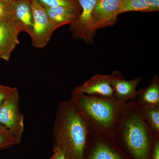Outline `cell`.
I'll return each instance as SVG.
<instances>
[{"label": "cell", "instance_id": "1", "mask_svg": "<svg viewBox=\"0 0 159 159\" xmlns=\"http://www.w3.org/2000/svg\"><path fill=\"white\" fill-rule=\"evenodd\" d=\"M91 130L71 99L60 102L53 129V147L66 159H85Z\"/></svg>", "mask_w": 159, "mask_h": 159}, {"label": "cell", "instance_id": "12", "mask_svg": "<svg viewBox=\"0 0 159 159\" xmlns=\"http://www.w3.org/2000/svg\"><path fill=\"white\" fill-rule=\"evenodd\" d=\"M11 20L20 31H25L30 36L33 28V17L29 0H17L12 4Z\"/></svg>", "mask_w": 159, "mask_h": 159}, {"label": "cell", "instance_id": "10", "mask_svg": "<svg viewBox=\"0 0 159 159\" xmlns=\"http://www.w3.org/2000/svg\"><path fill=\"white\" fill-rule=\"evenodd\" d=\"M20 32L11 19L0 20V58L9 61L12 51L20 43Z\"/></svg>", "mask_w": 159, "mask_h": 159}, {"label": "cell", "instance_id": "20", "mask_svg": "<svg viewBox=\"0 0 159 159\" xmlns=\"http://www.w3.org/2000/svg\"><path fill=\"white\" fill-rule=\"evenodd\" d=\"M15 87L6 86L0 84V105L3 101L12 93Z\"/></svg>", "mask_w": 159, "mask_h": 159}, {"label": "cell", "instance_id": "9", "mask_svg": "<svg viewBox=\"0 0 159 159\" xmlns=\"http://www.w3.org/2000/svg\"><path fill=\"white\" fill-rule=\"evenodd\" d=\"M109 77L110 83L113 89L114 97L126 102L135 100L136 88L142 80V77L127 80L118 70L113 71Z\"/></svg>", "mask_w": 159, "mask_h": 159}, {"label": "cell", "instance_id": "4", "mask_svg": "<svg viewBox=\"0 0 159 159\" xmlns=\"http://www.w3.org/2000/svg\"><path fill=\"white\" fill-rule=\"evenodd\" d=\"M0 124L21 143L25 128L24 116L20 110L19 94L16 88L0 105Z\"/></svg>", "mask_w": 159, "mask_h": 159}, {"label": "cell", "instance_id": "5", "mask_svg": "<svg viewBox=\"0 0 159 159\" xmlns=\"http://www.w3.org/2000/svg\"><path fill=\"white\" fill-rule=\"evenodd\" d=\"M85 159H129L111 137L91 130Z\"/></svg>", "mask_w": 159, "mask_h": 159}, {"label": "cell", "instance_id": "22", "mask_svg": "<svg viewBox=\"0 0 159 159\" xmlns=\"http://www.w3.org/2000/svg\"><path fill=\"white\" fill-rule=\"evenodd\" d=\"M150 12L159 11V0H147Z\"/></svg>", "mask_w": 159, "mask_h": 159}, {"label": "cell", "instance_id": "15", "mask_svg": "<svg viewBox=\"0 0 159 159\" xmlns=\"http://www.w3.org/2000/svg\"><path fill=\"white\" fill-rule=\"evenodd\" d=\"M143 118L155 134L159 135V106L140 107Z\"/></svg>", "mask_w": 159, "mask_h": 159}, {"label": "cell", "instance_id": "21", "mask_svg": "<svg viewBox=\"0 0 159 159\" xmlns=\"http://www.w3.org/2000/svg\"><path fill=\"white\" fill-rule=\"evenodd\" d=\"M150 159H159V135L156 134Z\"/></svg>", "mask_w": 159, "mask_h": 159}, {"label": "cell", "instance_id": "24", "mask_svg": "<svg viewBox=\"0 0 159 159\" xmlns=\"http://www.w3.org/2000/svg\"><path fill=\"white\" fill-rule=\"evenodd\" d=\"M17 1V0H0L1 2L7 3V4H10V5L13 4V3H14L15 2H16Z\"/></svg>", "mask_w": 159, "mask_h": 159}, {"label": "cell", "instance_id": "3", "mask_svg": "<svg viewBox=\"0 0 159 159\" xmlns=\"http://www.w3.org/2000/svg\"><path fill=\"white\" fill-rule=\"evenodd\" d=\"M71 100L93 131L112 138L127 102L115 97L72 93Z\"/></svg>", "mask_w": 159, "mask_h": 159}, {"label": "cell", "instance_id": "16", "mask_svg": "<svg viewBox=\"0 0 159 159\" xmlns=\"http://www.w3.org/2000/svg\"><path fill=\"white\" fill-rule=\"evenodd\" d=\"M129 11L150 12L147 0H121L119 15Z\"/></svg>", "mask_w": 159, "mask_h": 159}, {"label": "cell", "instance_id": "17", "mask_svg": "<svg viewBox=\"0 0 159 159\" xmlns=\"http://www.w3.org/2000/svg\"><path fill=\"white\" fill-rule=\"evenodd\" d=\"M40 4L44 8L56 7V6H65L73 9L78 14L81 11L79 2L77 0H37Z\"/></svg>", "mask_w": 159, "mask_h": 159}, {"label": "cell", "instance_id": "7", "mask_svg": "<svg viewBox=\"0 0 159 159\" xmlns=\"http://www.w3.org/2000/svg\"><path fill=\"white\" fill-rule=\"evenodd\" d=\"M81 8L80 14L70 24V31L76 38L92 42L96 30L93 24V11L98 0H77Z\"/></svg>", "mask_w": 159, "mask_h": 159}, {"label": "cell", "instance_id": "8", "mask_svg": "<svg viewBox=\"0 0 159 159\" xmlns=\"http://www.w3.org/2000/svg\"><path fill=\"white\" fill-rule=\"evenodd\" d=\"M121 0H98L93 13L95 30L112 25L116 22Z\"/></svg>", "mask_w": 159, "mask_h": 159}, {"label": "cell", "instance_id": "18", "mask_svg": "<svg viewBox=\"0 0 159 159\" xmlns=\"http://www.w3.org/2000/svg\"><path fill=\"white\" fill-rule=\"evenodd\" d=\"M20 144L9 130L0 124V151L8 149Z\"/></svg>", "mask_w": 159, "mask_h": 159}, {"label": "cell", "instance_id": "14", "mask_svg": "<svg viewBox=\"0 0 159 159\" xmlns=\"http://www.w3.org/2000/svg\"><path fill=\"white\" fill-rule=\"evenodd\" d=\"M51 27L54 31L66 25H70L79 14L73 9L65 6L45 8Z\"/></svg>", "mask_w": 159, "mask_h": 159}, {"label": "cell", "instance_id": "2", "mask_svg": "<svg viewBox=\"0 0 159 159\" xmlns=\"http://www.w3.org/2000/svg\"><path fill=\"white\" fill-rule=\"evenodd\" d=\"M155 134L134 101L127 102L112 139L129 159H150Z\"/></svg>", "mask_w": 159, "mask_h": 159}, {"label": "cell", "instance_id": "19", "mask_svg": "<svg viewBox=\"0 0 159 159\" xmlns=\"http://www.w3.org/2000/svg\"><path fill=\"white\" fill-rule=\"evenodd\" d=\"M12 14V4L10 5L0 1V20L11 19Z\"/></svg>", "mask_w": 159, "mask_h": 159}, {"label": "cell", "instance_id": "23", "mask_svg": "<svg viewBox=\"0 0 159 159\" xmlns=\"http://www.w3.org/2000/svg\"><path fill=\"white\" fill-rule=\"evenodd\" d=\"M53 154L50 159H66L62 152L59 148L53 147Z\"/></svg>", "mask_w": 159, "mask_h": 159}, {"label": "cell", "instance_id": "6", "mask_svg": "<svg viewBox=\"0 0 159 159\" xmlns=\"http://www.w3.org/2000/svg\"><path fill=\"white\" fill-rule=\"evenodd\" d=\"M33 17V28L31 36L33 47L43 48L51 39L52 29L45 8L37 0H29Z\"/></svg>", "mask_w": 159, "mask_h": 159}, {"label": "cell", "instance_id": "11", "mask_svg": "<svg viewBox=\"0 0 159 159\" xmlns=\"http://www.w3.org/2000/svg\"><path fill=\"white\" fill-rule=\"evenodd\" d=\"M72 93L114 97L113 89L110 83L109 75L99 74L93 76L81 85L77 86Z\"/></svg>", "mask_w": 159, "mask_h": 159}, {"label": "cell", "instance_id": "13", "mask_svg": "<svg viewBox=\"0 0 159 159\" xmlns=\"http://www.w3.org/2000/svg\"><path fill=\"white\" fill-rule=\"evenodd\" d=\"M135 102L139 107L159 106V78L155 75L147 87L137 91Z\"/></svg>", "mask_w": 159, "mask_h": 159}]
</instances>
